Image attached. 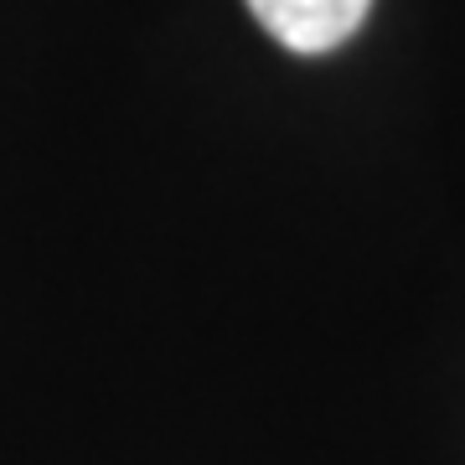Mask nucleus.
<instances>
[{
  "mask_svg": "<svg viewBox=\"0 0 465 465\" xmlns=\"http://www.w3.org/2000/svg\"><path fill=\"white\" fill-rule=\"evenodd\" d=\"M243 5L280 47L305 57L341 47L372 11V0H243Z\"/></svg>",
  "mask_w": 465,
  "mask_h": 465,
  "instance_id": "nucleus-1",
  "label": "nucleus"
}]
</instances>
